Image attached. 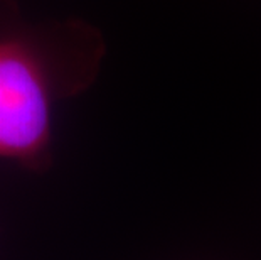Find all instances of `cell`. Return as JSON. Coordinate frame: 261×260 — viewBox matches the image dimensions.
<instances>
[{"instance_id": "6da1fadb", "label": "cell", "mask_w": 261, "mask_h": 260, "mask_svg": "<svg viewBox=\"0 0 261 260\" xmlns=\"http://www.w3.org/2000/svg\"><path fill=\"white\" fill-rule=\"evenodd\" d=\"M103 32L68 17L32 20L0 0V159L42 171L51 164L56 105L96 81Z\"/></svg>"}]
</instances>
